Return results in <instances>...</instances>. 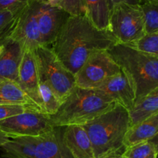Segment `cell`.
Segmentation results:
<instances>
[{
  "label": "cell",
  "instance_id": "cell-1",
  "mask_svg": "<svg viewBox=\"0 0 158 158\" xmlns=\"http://www.w3.org/2000/svg\"><path fill=\"white\" fill-rule=\"evenodd\" d=\"M117 44L108 30L96 27L85 15H70L52 45L64 66L76 74L91 55Z\"/></svg>",
  "mask_w": 158,
  "mask_h": 158
},
{
  "label": "cell",
  "instance_id": "cell-2",
  "mask_svg": "<svg viewBox=\"0 0 158 158\" xmlns=\"http://www.w3.org/2000/svg\"><path fill=\"white\" fill-rule=\"evenodd\" d=\"M131 127L130 112L117 104L83 127L90 140L95 157L110 158L124 152L125 137Z\"/></svg>",
  "mask_w": 158,
  "mask_h": 158
},
{
  "label": "cell",
  "instance_id": "cell-3",
  "mask_svg": "<svg viewBox=\"0 0 158 158\" xmlns=\"http://www.w3.org/2000/svg\"><path fill=\"white\" fill-rule=\"evenodd\" d=\"M117 105L114 100L97 89L75 86L50 117L53 127L83 126Z\"/></svg>",
  "mask_w": 158,
  "mask_h": 158
},
{
  "label": "cell",
  "instance_id": "cell-4",
  "mask_svg": "<svg viewBox=\"0 0 158 158\" xmlns=\"http://www.w3.org/2000/svg\"><path fill=\"white\" fill-rule=\"evenodd\" d=\"M108 51L131 79L135 91V103L158 87V56L119 43Z\"/></svg>",
  "mask_w": 158,
  "mask_h": 158
},
{
  "label": "cell",
  "instance_id": "cell-5",
  "mask_svg": "<svg viewBox=\"0 0 158 158\" xmlns=\"http://www.w3.org/2000/svg\"><path fill=\"white\" fill-rule=\"evenodd\" d=\"M0 147L5 158H73L63 142L61 127L36 137L6 138Z\"/></svg>",
  "mask_w": 158,
  "mask_h": 158
},
{
  "label": "cell",
  "instance_id": "cell-6",
  "mask_svg": "<svg viewBox=\"0 0 158 158\" xmlns=\"http://www.w3.org/2000/svg\"><path fill=\"white\" fill-rule=\"evenodd\" d=\"M108 31L117 43L133 46L146 34L141 5L120 3L110 11Z\"/></svg>",
  "mask_w": 158,
  "mask_h": 158
},
{
  "label": "cell",
  "instance_id": "cell-7",
  "mask_svg": "<svg viewBox=\"0 0 158 158\" xmlns=\"http://www.w3.org/2000/svg\"><path fill=\"white\" fill-rule=\"evenodd\" d=\"M34 52L40 80L47 83L63 102L76 86L75 74L64 66L50 46H41Z\"/></svg>",
  "mask_w": 158,
  "mask_h": 158
},
{
  "label": "cell",
  "instance_id": "cell-8",
  "mask_svg": "<svg viewBox=\"0 0 158 158\" xmlns=\"http://www.w3.org/2000/svg\"><path fill=\"white\" fill-rule=\"evenodd\" d=\"M121 70L108 50L96 52L75 74L76 86L97 89L108 79Z\"/></svg>",
  "mask_w": 158,
  "mask_h": 158
},
{
  "label": "cell",
  "instance_id": "cell-9",
  "mask_svg": "<svg viewBox=\"0 0 158 158\" xmlns=\"http://www.w3.org/2000/svg\"><path fill=\"white\" fill-rule=\"evenodd\" d=\"M50 117L40 110H29L0 121V134L6 138L36 137L53 129Z\"/></svg>",
  "mask_w": 158,
  "mask_h": 158
},
{
  "label": "cell",
  "instance_id": "cell-10",
  "mask_svg": "<svg viewBox=\"0 0 158 158\" xmlns=\"http://www.w3.org/2000/svg\"><path fill=\"white\" fill-rule=\"evenodd\" d=\"M3 38L17 42L24 50H35L43 46L37 23L35 1L29 0L26 7L16 15Z\"/></svg>",
  "mask_w": 158,
  "mask_h": 158
},
{
  "label": "cell",
  "instance_id": "cell-11",
  "mask_svg": "<svg viewBox=\"0 0 158 158\" xmlns=\"http://www.w3.org/2000/svg\"><path fill=\"white\" fill-rule=\"evenodd\" d=\"M36 19L43 46L53 44L70 15L63 9L35 2Z\"/></svg>",
  "mask_w": 158,
  "mask_h": 158
},
{
  "label": "cell",
  "instance_id": "cell-12",
  "mask_svg": "<svg viewBox=\"0 0 158 158\" xmlns=\"http://www.w3.org/2000/svg\"><path fill=\"white\" fill-rule=\"evenodd\" d=\"M97 89L107 95L129 112L135 105L136 95L134 86L130 77L122 69Z\"/></svg>",
  "mask_w": 158,
  "mask_h": 158
},
{
  "label": "cell",
  "instance_id": "cell-13",
  "mask_svg": "<svg viewBox=\"0 0 158 158\" xmlns=\"http://www.w3.org/2000/svg\"><path fill=\"white\" fill-rule=\"evenodd\" d=\"M18 83L43 111L40 94V73L34 50H24L19 70Z\"/></svg>",
  "mask_w": 158,
  "mask_h": 158
},
{
  "label": "cell",
  "instance_id": "cell-14",
  "mask_svg": "<svg viewBox=\"0 0 158 158\" xmlns=\"http://www.w3.org/2000/svg\"><path fill=\"white\" fill-rule=\"evenodd\" d=\"M0 81L11 80L18 83L19 70L24 49L14 40L3 38L0 40Z\"/></svg>",
  "mask_w": 158,
  "mask_h": 158
},
{
  "label": "cell",
  "instance_id": "cell-15",
  "mask_svg": "<svg viewBox=\"0 0 158 158\" xmlns=\"http://www.w3.org/2000/svg\"><path fill=\"white\" fill-rule=\"evenodd\" d=\"M61 127L63 142L73 158H96L90 140L83 126Z\"/></svg>",
  "mask_w": 158,
  "mask_h": 158
},
{
  "label": "cell",
  "instance_id": "cell-16",
  "mask_svg": "<svg viewBox=\"0 0 158 158\" xmlns=\"http://www.w3.org/2000/svg\"><path fill=\"white\" fill-rule=\"evenodd\" d=\"M158 134V112L131 126L127 133L124 145L127 148L149 141Z\"/></svg>",
  "mask_w": 158,
  "mask_h": 158
},
{
  "label": "cell",
  "instance_id": "cell-17",
  "mask_svg": "<svg viewBox=\"0 0 158 158\" xmlns=\"http://www.w3.org/2000/svg\"><path fill=\"white\" fill-rule=\"evenodd\" d=\"M0 105H23L42 111L38 105L24 92L19 84L11 80L0 81Z\"/></svg>",
  "mask_w": 158,
  "mask_h": 158
},
{
  "label": "cell",
  "instance_id": "cell-18",
  "mask_svg": "<svg viewBox=\"0 0 158 158\" xmlns=\"http://www.w3.org/2000/svg\"><path fill=\"white\" fill-rule=\"evenodd\" d=\"M85 16L98 29L108 30L110 15L107 0H81Z\"/></svg>",
  "mask_w": 158,
  "mask_h": 158
},
{
  "label": "cell",
  "instance_id": "cell-19",
  "mask_svg": "<svg viewBox=\"0 0 158 158\" xmlns=\"http://www.w3.org/2000/svg\"><path fill=\"white\" fill-rule=\"evenodd\" d=\"M158 112V87L135 103L130 111L131 126Z\"/></svg>",
  "mask_w": 158,
  "mask_h": 158
},
{
  "label": "cell",
  "instance_id": "cell-20",
  "mask_svg": "<svg viewBox=\"0 0 158 158\" xmlns=\"http://www.w3.org/2000/svg\"><path fill=\"white\" fill-rule=\"evenodd\" d=\"M40 94L42 101V110L49 116L54 115L61 105L62 101L49 85L40 80Z\"/></svg>",
  "mask_w": 158,
  "mask_h": 158
},
{
  "label": "cell",
  "instance_id": "cell-21",
  "mask_svg": "<svg viewBox=\"0 0 158 158\" xmlns=\"http://www.w3.org/2000/svg\"><path fill=\"white\" fill-rule=\"evenodd\" d=\"M122 156L124 158H157L158 154L151 142L144 141L127 148Z\"/></svg>",
  "mask_w": 158,
  "mask_h": 158
},
{
  "label": "cell",
  "instance_id": "cell-22",
  "mask_svg": "<svg viewBox=\"0 0 158 158\" xmlns=\"http://www.w3.org/2000/svg\"><path fill=\"white\" fill-rule=\"evenodd\" d=\"M39 3L60 8L70 15H85L81 0H33Z\"/></svg>",
  "mask_w": 158,
  "mask_h": 158
},
{
  "label": "cell",
  "instance_id": "cell-23",
  "mask_svg": "<svg viewBox=\"0 0 158 158\" xmlns=\"http://www.w3.org/2000/svg\"><path fill=\"white\" fill-rule=\"evenodd\" d=\"M144 19L146 33L158 31V2H143L141 4Z\"/></svg>",
  "mask_w": 158,
  "mask_h": 158
},
{
  "label": "cell",
  "instance_id": "cell-24",
  "mask_svg": "<svg viewBox=\"0 0 158 158\" xmlns=\"http://www.w3.org/2000/svg\"><path fill=\"white\" fill-rule=\"evenodd\" d=\"M131 46L141 52L158 56V31L146 33Z\"/></svg>",
  "mask_w": 158,
  "mask_h": 158
},
{
  "label": "cell",
  "instance_id": "cell-25",
  "mask_svg": "<svg viewBox=\"0 0 158 158\" xmlns=\"http://www.w3.org/2000/svg\"><path fill=\"white\" fill-rule=\"evenodd\" d=\"M29 110H39L32 106H23V105H0V121Z\"/></svg>",
  "mask_w": 158,
  "mask_h": 158
},
{
  "label": "cell",
  "instance_id": "cell-26",
  "mask_svg": "<svg viewBox=\"0 0 158 158\" xmlns=\"http://www.w3.org/2000/svg\"><path fill=\"white\" fill-rule=\"evenodd\" d=\"M17 15L9 10L0 11V40L5 36Z\"/></svg>",
  "mask_w": 158,
  "mask_h": 158
},
{
  "label": "cell",
  "instance_id": "cell-27",
  "mask_svg": "<svg viewBox=\"0 0 158 158\" xmlns=\"http://www.w3.org/2000/svg\"><path fill=\"white\" fill-rule=\"evenodd\" d=\"M29 0H0V11L9 10L19 14L29 4Z\"/></svg>",
  "mask_w": 158,
  "mask_h": 158
},
{
  "label": "cell",
  "instance_id": "cell-28",
  "mask_svg": "<svg viewBox=\"0 0 158 158\" xmlns=\"http://www.w3.org/2000/svg\"><path fill=\"white\" fill-rule=\"evenodd\" d=\"M109 3L110 9H113L117 5L120 4V3H128V4H134V5H141L143 4L142 0H107Z\"/></svg>",
  "mask_w": 158,
  "mask_h": 158
},
{
  "label": "cell",
  "instance_id": "cell-29",
  "mask_svg": "<svg viewBox=\"0 0 158 158\" xmlns=\"http://www.w3.org/2000/svg\"><path fill=\"white\" fill-rule=\"evenodd\" d=\"M149 141L151 142V143L154 145V147H155L156 150H157V152L158 154V134L155 136V137H153L151 140H149Z\"/></svg>",
  "mask_w": 158,
  "mask_h": 158
},
{
  "label": "cell",
  "instance_id": "cell-30",
  "mask_svg": "<svg viewBox=\"0 0 158 158\" xmlns=\"http://www.w3.org/2000/svg\"><path fill=\"white\" fill-rule=\"evenodd\" d=\"M143 2H158V0H142Z\"/></svg>",
  "mask_w": 158,
  "mask_h": 158
},
{
  "label": "cell",
  "instance_id": "cell-31",
  "mask_svg": "<svg viewBox=\"0 0 158 158\" xmlns=\"http://www.w3.org/2000/svg\"><path fill=\"white\" fill-rule=\"evenodd\" d=\"M6 137H3V136H2L1 134H0V143H2V142L3 141V140H4V139H6Z\"/></svg>",
  "mask_w": 158,
  "mask_h": 158
},
{
  "label": "cell",
  "instance_id": "cell-32",
  "mask_svg": "<svg viewBox=\"0 0 158 158\" xmlns=\"http://www.w3.org/2000/svg\"><path fill=\"white\" fill-rule=\"evenodd\" d=\"M110 158H124L122 155H117V156H114V157H110Z\"/></svg>",
  "mask_w": 158,
  "mask_h": 158
},
{
  "label": "cell",
  "instance_id": "cell-33",
  "mask_svg": "<svg viewBox=\"0 0 158 158\" xmlns=\"http://www.w3.org/2000/svg\"><path fill=\"white\" fill-rule=\"evenodd\" d=\"M1 51H2V46L0 45V53H1Z\"/></svg>",
  "mask_w": 158,
  "mask_h": 158
}]
</instances>
